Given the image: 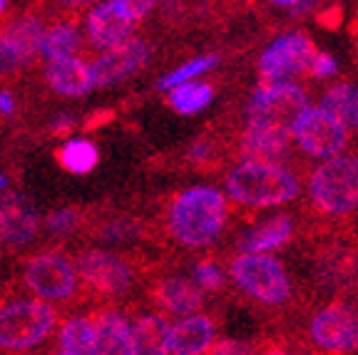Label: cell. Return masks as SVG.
I'll return each instance as SVG.
<instances>
[{"label":"cell","mask_w":358,"mask_h":355,"mask_svg":"<svg viewBox=\"0 0 358 355\" xmlns=\"http://www.w3.org/2000/svg\"><path fill=\"white\" fill-rule=\"evenodd\" d=\"M227 224V201L212 187L187 189L169 209V231L182 246H207Z\"/></svg>","instance_id":"6da1fadb"},{"label":"cell","mask_w":358,"mask_h":355,"mask_svg":"<svg viewBox=\"0 0 358 355\" xmlns=\"http://www.w3.org/2000/svg\"><path fill=\"white\" fill-rule=\"evenodd\" d=\"M227 191L246 206H276L296 196L299 182L291 172L271 161L244 159V164L231 169L227 177Z\"/></svg>","instance_id":"7a4b0ae2"},{"label":"cell","mask_w":358,"mask_h":355,"mask_svg":"<svg viewBox=\"0 0 358 355\" xmlns=\"http://www.w3.org/2000/svg\"><path fill=\"white\" fill-rule=\"evenodd\" d=\"M57 313L43 298H25L0 305V350H33L50 338Z\"/></svg>","instance_id":"3957f363"},{"label":"cell","mask_w":358,"mask_h":355,"mask_svg":"<svg viewBox=\"0 0 358 355\" xmlns=\"http://www.w3.org/2000/svg\"><path fill=\"white\" fill-rule=\"evenodd\" d=\"M311 199L326 214H346L358 204V157H326L311 177Z\"/></svg>","instance_id":"277c9868"},{"label":"cell","mask_w":358,"mask_h":355,"mask_svg":"<svg viewBox=\"0 0 358 355\" xmlns=\"http://www.w3.org/2000/svg\"><path fill=\"white\" fill-rule=\"evenodd\" d=\"M308 107L306 94L301 87L291 82H274L264 85L246 105V122L252 127L271 129L291 137L294 124Z\"/></svg>","instance_id":"5b68a950"},{"label":"cell","mask_w":358,"mask_h":355,"mask_svg":"<svg viewBox=\"0 0 358 355\" xmlns=\"http://www.w3.org/2000/svg\"><path fill=\"white\" fill-rule=\"evenodd\" d=\"M231 276L239 289H244L262 303L279 305L291 296L289 276L281 268V263L268 254H246L244 251L231 263Z\"/></svg>","instance_id":"8992f818"},{"label":"cell","mask_w":358,"mask_h":355,"mask_svg":"<svg viewBox=\"0 0 358 355\" xmlns=\"http://www.w3.org/2000/svg\"><path fill=\"white\" fill-rule=\"evenodd\" d=\"M22 281L43 300H67L78 291V268L65 254L45 251L33 256L22 271Z\"/></svg>","instance_id":"52a82bcc"},{"label":"cell","mask_w":358,"mask_h":355,"mask_svg":"<svg viewBox=\"0 0 358 355\" xmlns=\"http://www.w3.org/2000/svg\"><path fill=\"white\" fill-rule=\"evenodd\" d=\"M294 137L296 145L301 147L306 154L311 157H334L346 147L348 142V124L341 122L338 117H334L331 112H326L324 107H306L301 112V117L294 124Z\"/></svg>","instance_id":"ba28073f"},{"label":"cell","mask_w":358,"mask_h":355,"mask_svg":"<svg viewBox=\"0 0 358 355\" xmlns=\"http://www.w3.org/2000/svg\"><path fill=\"white\" fill-rule=\"evenodd\" d=\"M313 55H316L313 43L301 33H291L274 40L259 60V73H262L264 85L289 82L291 78H296L299 73L311 67Z\"/></svg>","instance_id":"9c48e42d"},{"label":"cell","mask_w":358,"mask_h":355,"mask_svg":"<svg viewBox=\"0 0 358 355\" xmlns=\"http://www.w3.org/2000/svg\"><path fill=\"white\" fill-rule=\"evenodd\" d=\"M150 60V45L145 38H124L122 43L105 48L100 57L90 65V78L92 87H112V85L122 82L132 78L145 62Z\"/></svg>","instance_id":"30bf717a"},{"label":"cell","mask_w":358,"mask_h":355,"mask_svg":"<svg viewBox=\"0 0 358 355\" xmlns=\"http://www.w3.org/2000/svg\"><path fill=\"white\" fill-rule=\"evenodd\" d=\"M78 273L87 286L105 296H122L132 289L134 273L122 256L102 249H87L78 256Z\"/></svg>","instance_id":"8fae6325"},{"label":"cell","mask_w":358,"mask_h":355,"mask_svg":"<svg viewBox=\"0 0 358 355\" xmlns=\"http://www.w3.org/2000/svg\"><path fill=\"white\" fill-rule=\"evenodd\" d=\"M313 343L331 353L353 350L358 343V323L346 305H329L311 323Z\"/></svg>","instance_id":"7c38bea8"},{"label":"cell","mask_w":358,"mask_h":355,"mask_svg":"<svg viewBox=\"0 0 358 355\" xmlns=\"http://www.w3.org/2000/svg\"><path fill=\"white\" fill-rule=\"evenodd\" d=\"M38 233V211L22 194L0 196V241L10 249L30 244Z\"/></svg>","instance_id":"4fadbf2b"},{"label":"cell","mask_w":358,"mask_h":355,"mask_svg":"<svg viewBox=\"0 0 358 355\" xmlns=\"http://www.w3.org/2000/svg\"><path fill=\"white\" fill-rule=\"evenodd\" d=\"M214 326L207 316H182L174 326H169L164 338V353L167 355H196L212 345Z\"/></svg>","instance_id":"5bb4252c"},{"label":"cell","mask_w":358,"mask_h":355,"mask_svg":"<svg viewBox=\"0 0 358 355\" xmlns=\"http://www.w3.org/2000/svg\"><path fill=\"white\" fill-rule=\"evenodd\" d=\"M134 22L129 17H124L122 13L117 10V6L107 0L102 6H97L95 10L87 15V38L90 43L105 50L110 45L122 43L124 38L132 35Z\"/></svg>","instance_id":"9a60e30c"},{"label":"cell","mask_w":358,"mask_h":355,"mask_svg":"<svg viewBox=\"0 0 358 355\" xmlns=\"http://www.w3.org/2000/svg\"><path fill=\"white\" fill-rule=\"evenodd\" d=\"M95 328V355H134L132 323L115 311L100 313L92 321Z\"/></svg>","instance_id":"2e32d148"},{"label":"cell","mask_w":358,"mask_h":355,"mask_svg":"<svg viewBox=\"0 0 358 355\" xmlns=\"http://www.w3.org/2000/svg\"><path fill=\"white\" fill-rule=\"evenodd\" d=\"M45 78H48V85H50L55 92L67 94V97H80V94H85V92L92 89L90 65L75 55L48 60Z\"/></svg>","instance_id":"e0dca14e"},{"label":"cell","mask_w":358,"mask_h":355,"mask_svg":"<svg viewBox=\"0 0 358 355\" xmlns=\"http://www.w3.org/2000/svg\"><path fill=\"white\" fill-rule=\"evenodd\" d=\"M157 303L174 316L194 313L201 305V289L194 278H164L157 286Z\"/></svg>","instance_id":"ac0fdd59"},{"label":"cell","mask_w":358,"mask_h":355,"mask_svg":"<svg viewBox=\"0 0 358 355\" xmlns=\"http://www.w3.org/2000/svg\"><path fill=\"white\" fill-rule=\"evenodd\" d=\"M291 231H294L291 219L281 214V217H271L259 226H254L252 231H246L239 246L246 254H268V251L284 246L291 239Z\"/></svg>","instance_id":"d6986e66"},{"label":"cell","mask_w":358,"mask_h":355,"mask_svg":"<svg viewBox=\"0 0 358 355\" xmlns=\"http://www.w3.org/2000/svg\"><path fill=\"white\" fill-rule=\"evenodd\" d=\"M43 35H45V25H43V20L35 15L17 17L13 25H8V28L3 30V38L10 43V48L17 52V57H20L25 65L33 62L35 55H40Z\"/></svg>","instance_id":"ffe728a7"},{"label":"cell","mask_w":358,"mask_h":355,"mask_svg":"<svg viewBox=\"0 0 358 355\" xmlns=\"http://www.w3.org/2000/svg\"><path fill=\"white\" fill-rule=\"evenodd\" d=\"M286 145H289L286 134L249 124L241 137V154L252 161H276L286 154Z\"/></svg>","instance_id":"44dd1931"},{"label":"cell","mask_w":358,"mask_h":355,"mask_svg":"<svg viewBox=\"0 0 358 355\" xmlns=\"http://www.w3.org/2000/svg\"><path fill=\"white\" fill-rule=\"evenodd\" d=\"M57 353L62 355H95V328L92 318H67L57 331Z\"/></svg>","instance_id":"7402d4cb"},{"label":"cell","mask_w":358,"mask_h":355,"mask_svg":"<svg viewBox=\"0 0 358 355\" xmlns=\"http://www.w3.org/2000/svg\"><path fill=\"white\" fill-rule=\"evenodd\" d=\"M169 323L162 316H140L132 323V348L134 355L142 353H164V338H167Z\"/></svg>","instance_id":"603a6c76"},{"label":"cell","mask_w":358,"mask_h":355,"mask_svg":"<svg viewBox=\"0 0 358 355\" xmlns=\"http://www.w3.org/2000/svg\"><path fill=\"white\" fill-rule=\"evenodd\" d=\"M80 50V30L70 22H57L50 30H45L43 45H40V55L45 60H55V57L75 55Z\"/></svg>","instance_id":"cb8c5ba5"},{"label":"cell","mask_w":358,"mask_h":355,"mask_svg":"<svg viewBox=\"0 0 358 355\" xmlns=\"http://www.w3.org/2000/svg\"><path fill=\"white\" fill-rule=\"evenodd\" d=\"M212 97H214V89L209 87V85L192 82V80L174 85L172 92H169V102H172L174 110L182 112V115H194V112H201L209 102H212Z\"/></svg>","instance_id":"d4e9b609"},{"label":"cell","mask_w":358,"mask_h":355,"mask_svg":"<svg viewBox=\"0 0 358 355\" xmlns=\"http://www.w3.org/2000/svg\"><path fill=\"white\" fill-rule=\"evenodd\" d=\"M60 164L73 174H87L97 167L100 161V152L92 142L87 139H70L60 152H57Z\"/></svg>","instance_id":"484cf974"},{"label":"cell","mask_w":358,"mask_h":355,"mask_svg":"<svg viewBox=\"0 0 358 355\" xmlns=\"http://www.w3.org/2000/svg\"><path fill=\"white\" fill-rule=\"evenodd\" d=\"M321 107L334 117H338L341 122L353 124V117L358 112V89L353 85H338L324 94Z\"/></svg>","instance_id":"4316f807"},{"label":"cell","mask_w":358,"mask_h":355,"mask_svg":"<svg viewBox=\"0 0 358 355\" xmlns=\"http://www.w3.org/2000/svg\"><path fill=\"white\" fill-rule=\"evenodd\" d=\"M217 60H219L217 55H201V57H194V60L187 62V65L177 67L174 73L164 75V78L159 80V82H157V87H159V89H169V87H174V85H179V82L194 80L196 75L207 73L209 67H214V62H217Z\"/></svg>","instance_id":"83f0119b"},{"label":"cell","mask_w":358,"mask_h":355,"mask_svg":"<svg viewBox=\"0 0 358 355\" xmlns=\"http://www.w3.org/2000/svg\"><path fill=\"white\" fill-rule=\"evenodd\" d=\"M80 224V214L75 209H60V211H52L50 217H48V229L52 233H67L73 231L75 226Z\"/></svg>","instance_id":"f1b7e54d"},{"label":"cell","mask_w":358,"mask_h":355,"mask_svg":"<svg viewBox=\"0 0 358 355\" xmlns=\"http://www.w3.org/2000/svg\"><path fill=\"white\" fill-rule=\"evenodd\" d=\"M194 281L199 283V289H219L224 276L217 263L201 261V263H196V268H194Z\"/></svg>","instance_id":"f546056e"},{"label":"cell","mask_w":358,"mask_h":355,"mask_svg":"<svg viewBox=\"0 0 358 355\" xmlns=\"http://www.w3.org/2000/svg\"><path fill=\"white\" fill-rule=\"evenodd\" d=\"M112 3H115L117 10L122 13L124 17H129L132 22L142 20V17L157 6V0H112Z\"/></svg>","instance_id":"4dcf8cb0"},{"label":"cell","mask_w":358,"mask_h":355,"mask_svg":"<svg viewBox=\"0 0 358 355\" xmlns=\"http://www.w3.org/2000/svg\"><path fill=\"white\" fill-rule=\"evenodd\" d=\"M22 65H25V62L17 57V52L13 50L10 43L0 33V75L13 73V70H17V67H22Z\"/></svg>","instance_id":"1f68e13d"},{"label":"cell","mask_w":358,"mask_h":355,"mask_svg":"<svg viewBox=\"0 0 358 355\" xmlns=\"http://www.w3.org/2000/svg\"><path fill=\"white\" fill-rule=\"evenodd\" d=\"M316 78H331V75H336V70H338V65H336V60L329 55V52H321V55H313L311 60V67H308Z\"/></svg>","instance_id":"d6a6232c"},{"label":"cell","mask_w":358,"mask_h":355,"mask_svg":"<svg viewBox=\"0 0 358 355\" xmlns=\"http://www.w3.org/2000/svg\"><path fill=\"white\" fill-rule=\"evenodd\" d=\"M73 129V117H55V122H52V132L55 134H65Z\"/></svg>","instance_id":"836d02e7"},{"label":"cell","mask_w":358,"mask_h":355,"mask_svg":"<svg viewBox=\"0 0 358 355\" xmlns=\"http://www.w3.org/2000/svg\"><path fill=\"white\" fill-rule=\"evenodd\" d=\"M13 110H15V100H13L10 92L3 89V92H0V112H3V115H10Z\"/></svg>","instance_id":"e575fe53"},{"label":"cell","mask_w":358,"mask_h":355,"mask_svg":"<svg viewBox=\"0 0 358 355\" xmlns=\"http://www.w3.org/2000/svg\"><path fill=\"white\" fill-rule=\"evenodd\" d=\"M62 8H90L92 3H100V0H57Z\"/></svg>","instance_id":"d590c367"},{"label":"cell","mask_w":358,"mask_h":355,"mask_svg":"<svg viewBox=\"0 0 358 355\" xmlns=\"http://www.w3.org/2000/svg\"><path fill=\"white\" fill-rule=\"evenodd\" d=\"M279 6H296V3H303V0H274Z\"/></svg>","instance_id":"8d00e7d4"},{"label":"cell","mask_w":358,"mask_h":355,"mask_svg":"<svg viewBox=\"0 0 358 355\" xmlns=\"http://www.w3.org/2000/svg\"><path fill=\"white\" fill-rule=\"evenodd\" d=\"M8 10V0H0V15Z\"/></svg>","instance_id":"74e56055"},{"label":"cell","mask_w":358,"mask_h":355,"mask_svg":"<svg viewBox=\"0 0 358 355\" xmlns=\"http://www.w3.org/2000/svg\"><path fill=\"white\" fill-rule=\"evenodd\" d=\"M0 189H6V177L3 174H0Z\"/></svg>","instance_id":"f35d334b"},{"label":"cell","mask_w":358,"mask_h":355,"mask_svg":"<svg viewBox=\"0 0 358 355\" xmlns=\"http://www.w3.org/2000/svg\"><path fill=\"white\" fill-rule=\"evenodd\" d=\"M353 127L358 129V112H356V117H353Z\"/></svg>","instance_id":"ab89813d"},{"label":"cell","mask_w":358,"mask_h":355,"mask_svg":"<svg viewBox=\"0 0 358 355\" xmlns=\"http://www.w3.org/2000/svg\"><path fill=\"white\" fill-rule=\"evenodd\" d=\"M353 209H356V217H358V204H356V206H353Z\"/></svg>","instance_id":"60d3db41"}]
</instances>
